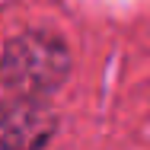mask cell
I'll use <instances>...</instances> for the list:
<instances>
[{
	"mask_svg": "<svg viewBox=\"0 0 150 150\" xmlns=\"http://www.w3.org/2000/svg\"><path fill=\"white\" fill-rule=\"evenodd\" d=\"M70 70L67 45L51 32H23L3 51V99H45L64 83Z\"/></svg>",
	"mask_w": 150,
	"mask_h": 150,
	"instance_id": "cell-1",
	"label": "cell"
},
{
	"mask_svg": "<svg viewBox=\"0 0 150 150\" xmlns=\"http://www.w3.org/2000/svg\"><path fill=\"white\" fill-rule=\"evenodd\" d=\"M54 134V115L42 99L6 102L3 112V150H42Z\"/></svg>",
	"mask_w": 150,
	"mask_h": 150,
	"instance_id": "cell-2",
	"label": "cell"
}]
</instances>
